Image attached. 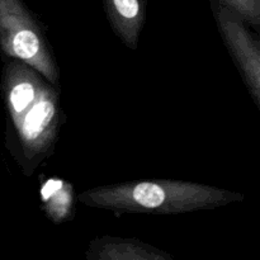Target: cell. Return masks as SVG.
<instances>
[{
    "label": "cell",
    "instance_id": "obj_9",
    "mask_svg": "<svg viewBox=\"0 0 260 260\" xmlns=\"http://www.w3.org/2000/svg\"><path fill=\"white\" fill-rule=\"evenodd\" d=\"M222 4L238 13L249 25L260 27V0H220Z\"/></svg>",
    "mask_w": 260,
    "mask_h": 260
},
{
    "label": "cell",
    "instance_id": "obj_2",
    "mask_svg": "<svg viewBox=\"0 0 260 260\" xmlns=\"http://www.w3.org/2000/svg\"><path fill=\"white\" fill-rule=\"evenodd\" d=\"M0 51L5 58L27 63L47 83L58 86L60 70L50 43L22 0H0Z\"/></svg>",
    "mask_w": 260,
    "mask_h": 260
},
{
    "label": "cell",
    "instance_id": "obj_1",
    "mask_svg": "<svg viewBox=\"0 0 260 260\" xmlns=\"http://www.w3.org/2000/svg\"><path fill=\"white\" fill-rule=\"evenodd\" d=\"M244 196L231 190L173 179L124 182L84 190L78 201L88 207L113 213L182 215L213 210L235 202Z\"/></svg>",
    "mask_w": 260,
    "mask_h": 260
},
{
    "label": "cell",
    "instance_id": "obj_3",
    "mask_svg": "<svg viewBox=\"0 0 260 260\" xmlns=\"http://www.w3.org/2000/svg\"><path fill=\"white\" fill-rule=\"evenodd\" d=\"M61 122L60 94L56 86L47 83L40 98L13 126L18 139L19 162L24 174H32L36 167L53 151Z\"/></svg>",
    "mask_w": 260,
    "mask_h": 260
},
{
    "label": "cell",
    "instance_id": "obj_4",
    "mask_svg": "<svg viewBox=\"0 0 260 260\" xmlns=\"http://www.w3.org/2000/svg\"><path fill=\"white\" fill-rule=\"evenodd\" d=\"M213 17L249 94L260 108V42L249 24L220 0H210Z\"/></svg>",
    "mask_w": 260,
    "mask_h": 260
},
{
    "label": "cell",
    "instance_id": "obj_5",
    "mask_svg": "<svg viewBox=\"0 0 260 260\" xmlns=\"http://www.w3.org/2000/svg\"><path fill=\"white\" fill-rule=\"evenodd\" d=\"M47 81L27 63L8 58L3 69L2 90L13 126L40 98Z\"/></svg>",
    "mask_w": 260,
    "mask_h": 260
},
{
    "label": "cell",
    "instance_id": "obj_6",
    "mask_svg": "<svg viewBox=\"0 0 260 260\" xmlns=\"http://www.w3.org/2000/svg\"><path fill=\"white\" fill-rule=\"evenodd\" d=\"M86 260H177L137 239L101 236L89 244Z\"/></svg>",
    "mask_w": 260,
    "mask_h": 260
},
{
    "label": "cell",
    "instance_id": "obj_8",
    "mask_svg": "<svg viewBox=\"0 0 260 260\" xmlns=\"http://www.w3.org/2000/svg\"><path fill=\"white\" fill-rule=\"evenodd\" d=\"M40 196L43 212L51 222L60 225L73 217L75 192L70 182L62 178H45L41 175Z\"/></svg>",
    "mask_w": 260,
    "mask_h": 260
},
{
    "label": "cell",
    "instance_id": "obj_7",
    "mask_svg": "<svg viewBox=\"0 0 260 260\" xmlns=\"http://www.w3.org/2000/svg\"><path fill=\"white\" fill-rule=\"evenodd\" d=\"M103 7L117 37L129 50H137L146 19L147 0H103Z\"/></svg>",
    "mask_w": 260,
    "mask_h": 260
}]
</instances>
